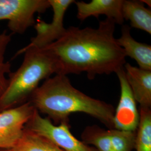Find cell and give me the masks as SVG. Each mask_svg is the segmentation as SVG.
Listing matches in <instances>:
<instances>
[{
    "instance_id": "7",
    "label": "cell",
    "mask_w": 151,
    "mask_h": 151,
    "mask_svg": "<svg viewBox=\"0 0 151 151\" xmlns=\"http://www.w3.org/2000/svg\"><path fill=\"white\" fill-rule=\"evenodd\" d=\"M50 7L53 11V19L50 23L42 20H37L34 25L37 32L35 37L31 39L30 43L22 49L42 48L53 43L61 38L66 31L64 27L65 12L74 0H48Z\"/></svg>"
},
{
    "instance_id": "3",
    "label": "cell",
    "mask_w": 151,
    "mask_h": 151,
    "mask_svg": "<svg viewBox=\"0 0 151 151\" xmlns=\"http://www.w3.org/2000/svg\"><path fill=\"white\" fill-rule=\"evenodd\" d=\"M23 53L20 67L9 75L7 86L0 96V111L27 102L41 81L57 73L54 60L45 49L22 48L15 57Z\"/></svg>"
},
{
    "instance_id": "15",
    "label": "cell",
    "mask_w": 151,
    "mask_h": 151,
    "mask_svg": "<svg viewBox=\"0 0 151 151\" xmlns=\"http://www.w3.org/2000/svg\"><path fill=\"white\" fill-rule=\"evenodd\" d=\"M82 137L85 144L94 146L97 151H113L108 129H104L96 125L88 127Z\"/></svg>"
},
{
    "instance_id": "16",
    "label": "cell",
    "mask_w": 151,
    "mask_h": 151,
    "mask_svg": "<svg viewBox=\"0 0 151 151\" xmlns=\"http://www.w3.org/2000/svg\"><path fill=\"white\" fill-rule=\"evenodd\" d=\"M11 40V35L9 34L6 30L0 32V96L8 84L6 75L11 73V63L5 60L6 52Z\"/></svg>"
},
{
    "instance_id": "17",
    "label": "cell",
    "mask_w": 151,
    "mask_h": 151,
    "mask_svg": "<svg viewBox=\"0 0 151 151\" xmlns=\"http://www.w3.org/2000/svg\"><path fill=\"white\" fill-rule=\"evenodd\" d=\"M108 130L113 151H132L134 148L136 132Z\"/></svg>"
},
{
    "instance_id": "12",
    "label": "cell",
    "mask_w": 151,
    "mask_h": 151,
    "mask_svg": "<svg viewBox=\"0 0 151 151\" xmlns=\"http://www.w3.org/2000/svg\"><path fill=\"white\" fill-rule=\"evenodd\" d=\"M122 15L131 27L151 34V11L142 1L123 0Z\"/></svg>"
},
{
    "instance_id": "13",
    "label": "cell",
    "mask_w": 151,
    "mask_h": 151,
    "mask_svg": "<svg viewBox=\"0 0 151 151\" xmlns=\"http://www.w3.org/2000/svg\"><path fill=\"white\" fill-rule=\"evenodd\" d=\"M12 151H64L50 140L25 127L22 137Z\"/></svg>"
},
{
    "instance_id": "2",
    "label": "cell",
    "mask_w": 151,
    "mask_h": 151,
    "mask_svg": "<svg viewBox=\"0 0 151 151\" xmlns=\"http://www.w3.org/2000/svg\"><path fill=\"white\" fill-rule=\"evenodd\" d=\"M29 101L39 113L47 115L56 123L69 121L72 114L82 113L110 129L114 128L113 106L76 89L67 76L55 75L45 80L32 93Z\"/></svg>"
},
{
    "instance_id": "19",
    "label": "cell",
    "mask_w": 151,
    "mask_h": 151,
    "mask_svg": "<svg viewBox=\"0 0 151 151\" xmlns=\"http://www.w3.org/2000/svg\"><path fill=\"white\" fill-rule=\"evenodd\" d=\"M0 151H12V150H0Z\"/></svg>"
},
{
    "instance_id": "6",
    "label": "cell",
    "mask_w": 151,
    "mask_h": 151,
    "mask_svg": "<svg viewBox=\"0 0 151 151\" xmlns=\"http://www.w3.org/2000/svg\"><path fill=\"white\" fill-rule=\"evenodd\" d=\"M35 110V109L28 101L0 111V150L14 148Z\"/></svg>"
},
{
    "instance_id": "5",
    "label": "cell",
    "mask_w": 151,
    "mask_h": 151,
    "mask_svg": "<svg viewBox=\"0 0 151 151\" xmlns=\"http://www.w3.org/2000/svg\"><path fill=\"white\" fill-rule=\"evenodd\" d=\"M50 7L48 0H0V21H8L12 32L22 34L35 24V14Z\"/></svg>"
},
{
    "instance_id": "9",
    "label": "cell",
    "mask_w": 151,
    "mask_h": 151,
    "mask_svg": "<svg viewBox=\"0 0 151 151\" xmlns=\"http://www.w3.org/2000/svg\"><path fill=\"white\" fill-rule=\"evenodd\" d=\"M123 2V0H92L89 2L75 1L77 17L83 21L91 16L98 18L103 15L116 24L122 25L124 21L122 15Z\"/></svg>"
},
{
    "instance_id": "4",
    "label": "cell",
    "mask_w": 151,
    "mask_h": 151,
    "mask_svg": "<svg viewBox=\"0 0 151 151\" xmlns=\"http://www.w3.org/2000/svg\"><path fill=\"white\" fill-rule=\"evenodd\" d=\"M25 127L47 138L63 151H97L72 134L69 121L54 125L48 118L42 116L36 109Z\"/></svg>"
},
{
    "instance_id": "18",
    "label": "cell",
    "mask_w": 151,
    "mask_h": 151,
    "mask_svg": "<svg viewBox=\"0 0 151 151\" xmlns=\"http://www.w3.org/2000/svg\"><path fill=\"white\" fill-rule=\"evenodd\" d=\"M142 2L144 4H147V5L149 6L150 7H151V1H142Z\"/></svg>"
},
{
    "instance_id": "1",
    "label": "cell",
    "mask_w": 151,
    "mask_h": 151,
    "mask_svg": "<svg viewBox=\"0 0 151 151\" xmlns=\"http://www.w3.org/2000/svg\"><path fill=\"white\" fill-rule=\"evenodd\" d=\"M115 25L106 19L97 28L70 27L61 38L42 48L54 60L55 75L86 73L92 80L123 68L127 57L114 36Z\"/></svg>"
},
{
    "instance_id": "8",
    "label": "cell",
    "mask_w": 151,
    "mask_h": 151,
    "mask_svg": "<svg viewBox=\"0 0 151 151\" xmlns=\"http://www.w3.org/2000/svg\"><path fill=\"white\" fill-rule=\"evenodd\" d=\"M115 73L120 82V96L114 115V129L135 132L139 120L137 102L127 81L124 68Z\"/></svg>"
},
{
    "instance_id": "10",
    "label": "cell",
    "mask_w": 151,
    "mask_h": 151,
    "mask_svg": "<svg viewBox=\"0 0 151 151\" xmlns=\"http://www.w3.org/2000/svg\"><path fill=\"white\" fill-rule=\"evenodd\" d=\"M125 75L137 103L142 108H151V70L126 63Z\"/></svg>"
},
{
    "instance_id": "14",
    "label": "cell",
    "mask_w": 151,
    "mask_h": 151,
    "mask_svg": "<svg viewBox=\"0 0 151 151\" xmlns=\"http://www.w3.org/2000/svg\"><path fill=\"white\" fill-rule=\"evenodd\" d=\"M139 120L135 132L136 151H151V108L140 107Z\"/></svg>"
},
{
    "instance_id": "11",
    "label": "cell",
    "mask_w": 151,
    "mask_h": 151,
    "mask_svg": "<svg viewBox=\"0 0 151 151\" xmlns=\"http://www.w3.org/2000/svg\"><path fill=\"white\" fill-rule=\"evenodd\" d=\"M117 43L124 50L126 57L135 60L139 68L151 70V46L135 40L130 34L128 25H124L122 29V34Z\"/></svg>"
}]
</instances>
